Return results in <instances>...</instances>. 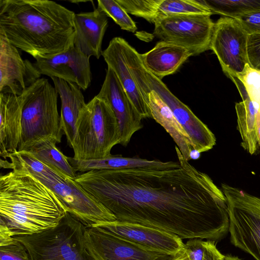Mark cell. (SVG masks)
I'll return each mask as SVG.
<instances>
[{
    "label": "cell",
    "instance_id": "obj_24",
    "mask_svg": "<svg viewBox=\"0 0 260 260\" xmlns=\"http://www.w3.org/2000/svg\"><path fill=\"white\" fill-rule=\"evenodd\" d=\"M230 78L237 86L243 100L235 105L241 146L248 153L253 154L258 147L257 117L259 109L250 100L242 82L236 77Z\"/></svg>",
    "mask_w": 260,
    "mask_h": 260
},
{
    "label": "cell",
    "instance_id": "obj_27",
    "mask_svg": "<svg viewBox=\"0 0 260 260\" xmlns=\"http://www.w3.org/2000/svg\"><path fill=\"white\" fill-rule=\"evenodd\" d=\"M211 11L197 0H162L157 18L175 15H212Z\"/></svg>",
    "mask_w": 260,
    "mask_h": 260
},
{
    "label": "cell",
    "instance_id": "obj_32",
    "mask_svg": "<svg viewBox=\"0 0 260 260\" xmlns=\"http://www.w3.org/2000/svg\"><path fill=\"white\" fill-rule=\"evenodd\" d=\"M235 19L248 35L260 34V10L246 13Z\"/></svg>",
    "mask_w": 260,
    "mask_h": 260
},
{
    "label": "cell",
    "instance_id": "obj_12",
    "mask_svg": "<svg viewBox=\"0 0 260 260\" xmlns=\"http://www.w3.org/2000/svg\"><path fill=\"white\" fill-rule=\"evenodd\" d=\"M248 35L234 18L222 17L214 23L210 49L217 56L228 77L241 73L249 64Z\"/></svg>",
    "mask_w": 260,
    "mask_h": 260
},
{
    "label": "cell",
    "instance_id": "obj_11",
    "mask_svg": "<svg viewBox=\"0 0 260 260\" xmlns=\"http://www.w3.org/2000/svg\"><path fill=\"white\" fill-rule=\"evenodd\" d=\"M84 241L94 260H173L175 257L139 245L96 226L86 227Z\"/></svg>",
    "mask_w": 260,
    "mask_h": 260
},
{
    "label": "cell",
    "instance_id": "obj_1",
    "mask_svg": "<svg viewBox=\"0 0 260 260\" xmlns=\"http://www.w3.org/2000/svg\"><path fill=\"white\" fill-rule=\"evenodd\" d=\"M175 147L178 168L91 170L77 174L75 180L117 220L158 229L182 240H221L229 230L226 198Z\"/></svg>",
    "mask_w": 260,
    "mask_h": 260
},
{
    "label": "cell",
    "instance_id": "obj_14",
    "mask_svg": "<svg viewBox=\"0 0 260 260\" xmlns=\"http://www.w3.org/2000/svg\"><path fill=\"white\" fill-rule=\"evenodd\" d=\"M96 96L105 100L113 110L119 128L120 144L126 146L134 133L142 128V118L116 75L109 67H108L103 84Z\"/></svg>",
    "mask_w": 260,
    "mask_h": 260
},
{
    "label": "cell",
    "instance_id": "obj_4",
    "mask_svg": "<svg viewBox=\"0 0 260 260\" xmlns=\"http://www.w3.org/2000/svg\"><path fill=\"white\" fill-rule=\"evenodd\" d=\"M120 140L119 128L113 110L105 100L95 95L77 118L71 147L73 157L86 160L109 156Z\"/></svg>",
    "mask_w": 260,
    "mask_h": 260
},
{
    "label": "cell",
    "instance_id": "obj_7",
    "mask_svg": "<svg viewBox=\"0 0 260 260\" xmlns=\"http://www.w3.org/2000/svg\"><path fill=\"white\" fill-rule=\"evenodd\" d=\"M126 59L146 104L148 105V95L151 90L156 91L188 135L193 149L200 153L211 149L216 144L215 135L186 105L170 91L161 79L144 68L140 54L136 50L131 51L126 55Z\"/></svg>",
    "mask_w": 260,
    "mask_h": 260
},
{
    "label": "cell",
    "instance_id": "obj_8",
    "mask_svg": "<svg viewBox=\"0 0 260 260\" xmlns=\"http://www.w3.org/2000/svg\"><path fill=\"white\" fill-rule=\"evenodd\" d=\"M52 190L68 212L86 227L117 220L115 215L75 180L57 173L44 164L30 174Z\"/></svg>",
    "mask_w": 260,
    "mask_h": 260
},
{
    "label": "cell",
    "instance_id": "obj_34",
    "mask_svg": "<svg viewBox=\"0 0 260 260\" xmlns=\"http://www.w3.org/2000/svg\"><path fill=\"white\" fill-rule=\"evenodd\" d=\"M207 241L201 239H189L184 244V251L189 260H203Z\"/></svg>",
    "mask_w": 260,
    "mask_h": 260
},
{
    "label": "cell",
    "instance_id": "obj_20",
    "mask_svg": "<svg viewBox=\"0 0 260 260\" xmlns=\"http://www.w3.org/2000/svg\"><path fill=\"white\" fill-rule=\"evenodd\" d=\"M192 55L186 48L164 41L157 42L148 52L140 54L144 68L160 79L174 73L188 57Z\"/></svg>",
    "mask_w": 260,
    "mask_h": 260
},
{
    "label": "cell",
    "instance_id": "obj_28",
    "mask_svg": "<svg viewBox=\"0 0 260 260\" xmlns=\"http://www.w3.org/2000/svg\"><path fill=\"white\" fill-rule=\"evenodd\" d=\"M129 14L154 24L162 0H116Z\"/></svg>",
    "mask_w": 260,
    "mask_h": 260
},
{
    "label": "cell",
    "instance_id": "obj_36",
    "mask_svg": "<svg viewBox=\"0 0 260 260\" xmlns=\"http://www.w3.org/2000/svg\"><path fill=\"white\" fill-rule=\"evenodd\" d=\"M14 235L7 225L0 219V246L12 243L14 241Z\"/></svg>",
    "mask_w": 260,
    "mask_h": 260
},
{
    "label": "cell",
    "instance_id": "obj_3",
    "mask_svg": "<svg viewBox=\"0 0 260 260\" xmlns=\"http://www.w3.org/2000/svg\"><path fill=\"white\" fill-rule=\"evenodd\" d=\"M68 209L55 193L30 174L12 171L0 177V219L14 236L57 225Z\"/></svg>",
    "mask_w": 260,
    "mask_h": 260
},
{
    "label": "cell",
    "instance_id": "obj_23",
    "mask_svg": "<svg viewBox=\"0 0 260 260\" xmlns=\"http://www.w3.org/2000/svg\"><path fill=\"white\" fill-rule=\"evenodd\" d=\"M75 171L85 173L91 170H117L133 168H174L180 166L179 161L163 162L158 160H148L137 157H125L121 155H111L102 158L77 159L68 157Z\"/></svg>",
    "mask_w": 260,
    "mask_h": 260
},
{
    "label": "cell",
    "instance_id": "obj_17",
    "mask_svg": "<svg viewBox=\"0 0 260 260\" xmlns=\"http://www.w3.org/2000/svg\"><path fill=\"white\" fill-rule=\"evenodd\" d=\"M108 23L107 16L99 8L75 14L74 46L84 54L99 59L102 55V42Z\"/></svg>",
    "mask_w": 260,
    "mask_h": 260
},
{
    "label": "cell",
    "instance_id": "obj_15",
    "mask_svg": "<svg viewBox=\"0 0 260 260\" xmlns=\"http://www.w3.org/2000/svg\"><path fill=\"white\" fill-rule=\"evenodd\" d=\"M93 226L102 228L139 245L174 256L184 250V243L181 238L154 228L117 220Z\"/></svg>",
    "mask_w": 260,
    "mask_h": 260
},
{
    "label": "cell",
    "instance_id": "obj_37",
    "mask_svg": "<svg viewBox=\"0 0 260 260\" xmlns=\"http://www.w3.org/2000/svg\"><path fill=\"white\" fill-rule=\"evenodd\" d=\"M257 139L258 146L260 147V110L258 111L257 117Z\"/></svg>",
    "mask_w": 260,
    "mask_h": 260
},
{
    "label": "cell",
    "instance_id": "obj_38",
    "mask_svg": "<svg viewBox=\"0 0 260 260\" xmlns=\"http://www.w3.org/2000/svg\"><path fill=\"white\" fill-rule=\"evenodd\" d=\"M173 260H189V259L183 250L181 253L175 256Z\"/></svg>",
    "mask_w": 260,
    "mask_h": 260
},
{
    "label": "cell",
    "instance_id": "obj_19",
    "mask_svg": "<svg viewBox=\"0 0 260 260\" xmlns=\"http://www.w3.org/2000/svg\"><path fill=\"white\" fill-rule=\"evenodd\" d=\"M22 106V95L0 93V155L4 160L18 150Z\"/></svg>",
    "mask_w": 260,
    "mask_h": 260
},
{
    "label": "cell",
    "instance_id": "obj_30",
    "mask_svg": "<svg viewBox=\"0 0 260 260\" xmlns=\"http://www.w3.org/2000/svg\"><path fill=\"white\" fill-rule=\"evenodd\" d=\"M236 77L243 84L253 104L260 110V71L246 64L243 71Z\"/></svg>",
    "mask_w": 260,
    "mask_h": 260
},
{
    "label": "cell",
    "instance_id": "obj_13",
    "mask_svg": "<svg viewBox=\"0 0 260 260\" xmlns=\"http://www.w3.org/2000/svg\"><path fill=\"white\" fill-rule=\"evenodd\" d=\"M41 74L0 30V93L20 96L40 78Z\"/></svg>",
    "mask_w": 260,
    "mask_h": 260
},
{
    "label": "cell",
    "instance_id": "obj_5",
    "mask_svg": "<svg viewBox=\"0 0 260 260\" xmlns=\"http://www.w3.org/2000/svg\"><path fill=\"white\" fill-rule=\"evenodd\" d=\"M58 94L47 79L40 78L22 94L21 132L18 151L36 142L52 138L58 143L63 134L57 109Z\"/></svg>",
    "mask_w": 260,
    "mask_h": 260
},
{
    "label": "cell",
    "instance_id": "obj_39",
    "mask_svg": "<svg viewBox=\"0 0 260 260\" xmlns=\"http://www.w3.org/2000/svg\"><path fill=\"white\" fill-rule=\"evenodd\" d=\"M200 153H201L197 150L193 149L190 153L191 159H198L200 157Z\"/></svg>",
    "mask_w": 260,
    "mask_h": 260
},
{
    "label": "cell",
    "instance_id": "obj_26",
    "mask_svg": "<svg viewBox=\"0 0 260 260\" xmlns=\"http://www.w3.org/2000/svg\"><path fill=\"white\" fill-rule=\"evenodd\" d=\"M212 14L235 19L246 13L260 10V0H197Z\"/></svg>",
    "mask_w": 260,
    "mask_h": 260
},
{
    "label": "cell",
    "instance_id": "obj_31",
    "mask_svg": "<svg viewBox=\"0 0 260 260\" xmlns=\"http://www.w3.org/2000/svg\"><path fill=\"white\" fill-rule=\"evenodd\" d=\"M14 239L10 244L0 246V260H30L25 247Z\"/></svg>",
    "mask_w": 260,
    "mask_h": 260
},
{
    "label": "cell",
    "instance_id": "obj_22",
    "mask_svg": "<svg viewBox=\"0 0 260 260\" xmlns=\"http://www.w3.org/2000/svg\"><path fill=\"white\" fill-rule=\"evenodd\" d=\"M148 97V105L151 117L169 134L184 158L188 161L191 159L190 153L193 149L188 135L179 123L170 108L156 91L151 90Z\"/></svg>",
    "mask_w": 260,
    "mask_h": 260
},
{
    "label": "cell",
    "instance_id": "obj_33",
    "mask_svg": "<svg viewBox=\"0 0 260 260\" xmlns=\"http://www.w3.org/2000/svg\"><path fill=\"white\" fill-rule=\"evenodd\" d=\"M247 53L249 66L260 71V34L248 35Z\"/></svg>",
    "mask_w": 260,
    "mask_h": 260
},
{
    "label": "cell",
    "instance_id": "obj_18",
    "mask_svg": "<svg viewBox=\"0 0 260 260\" xmlns=\"http://www.w3.org/2000/svg\"><path fill=\"white\" fill-rule=\"evenodd\" d=\"M123 38L115 37L103 51L102 56L115 73L123 88L142 119L151 117L148 105L143 99L127 64Z\"/></svg>",
    "mask_w": 260,
    "mask_h": 260
},
{
    "label": "cell",
    "instance_id": "obj_10",
    "mask_svg": "<svg viewBox=\"0 0 260 260\" xmlns=\"http://www.w3.org/2000/svg\"><path fill=\"white\" fill-rule=\"evenodd\" d=\"M211 15H175L158 17L154 34L161 41L182 46L193 55L210 49L214 26Z\"/></svg>",
    "mask_w": 260,
    "mask_h": 260
},
{
    "label": "cell",
    "instance_id": "obj_35",
    "mask_svg": "<svg viewBox=\"0 0 260 260\" xmlns=\"http://www.w3.org/2000/svg\"><path fill=\"white\" fill-rule=\"evenodd\" d=\"M224 255L218 250L214 241L207 240L203 260H222Z\"/></svg>",
    "mask_w": 260,
    "mask_h": 260
},
{
    "label": "cell",
    "instance_id": "obj_2",
    "mask_svg": "<svg viewBox=\"0 0 260 260\" xmlns=\"http://www.w3.org/2000/svg\"><path fill=\"white\" fill-rule=\"evenodd\" d=\"M75 13L48 0H0V30L36 60L74 46Z\"/></svg>",
    "mask_w": 260,
    "mask_h": 260
},
{
    "label": "cell",
    "instance_id": "obj_9",
    "mask_svg": "<svg viewBox=\"0 0 260 260\" xmlns=\"http://www.w3.org/2000/svg\"><path fill=\"white\" fill-rule=\"evenodd\" d=\"M229 216L231 243L260 260V198L222 184Z\"/></svg>",
    "mask_w": 260,
    "mask_h": 260
},
{
    "label": "cell",
    "instance_id": "obj_29",
    "mask_svg": "<svg viewBox=\"0 0 260 260\" xmlns=\"http://www.w3.org/2000/svg\"><path fill=\"white\" fill-rule=\"evenodd\" d=\"M98 8L111 18L122 29L135 32L136 23L116 0H98Z\"/></svg>",
    "mask_w": 260,
    "mask_h": 260
},
{
    "label": "cell",
    "instance_id": "obj_6",
    "mask_svg": "<svg viewBox=\"0 0 260 260\" xmlns=\"http://www.w3.org/2000/svg\"><path fill=\"white\" fill-rule=\"evenodd\" d=\"M86 229L68 212L53 228L13 237L25 247L30 260H94L85 244Z\"/></svg>",
    "mask_w": 260,
    "mask_h": 260
},
{
    "label": "cell",
    "instance_id": "obj_25",
    "mask_svg": "<svg viewBox=\"0 0 260 260\" xmlns=\"http://www.w3.org/2000/svg\"><path fill=\"white\" fill-rule=\"evenodd\" d=\"M57 141L52 138L40 140L24 151L57 173L75 180L77 174L70 164L68 157L56 147Z\"/></svg>",
    "mask_w": 260,
    "mask_h": 260
},
{
    "label": "cell",
    "instance_id": "obj_21",
    "mask_svg": "<svg viewBox=\"0 0 260 260\" xmlns=\"http://www.w3.org/2000/svg\"><path fill=\"white\" fill-rule=\"evenodd\" d=\"M51 78L61 100V128L71 148L75 138L77 118L86 104L80 88L76 84L56 77Z\"/></svg>",
    "mask_w": 260,
    "mask_h": 260
},
{
    "label": "cell",
    "instance_id": "obj_16",
    "mask_svg": "<svg viewBox=\"0 0 260 260\" xmlns=\"http://www.w3.org/2000/svg\"><path fill=\"white\" fill-rule=\"evenodd\" d=\"M89 58L74 46L50 58L36 59L34 65L41 75L75 83L85 90L92 78Z\"/></svg>",
    "mask_w": 260,
    "mask_h": 260
}]
</instances>
